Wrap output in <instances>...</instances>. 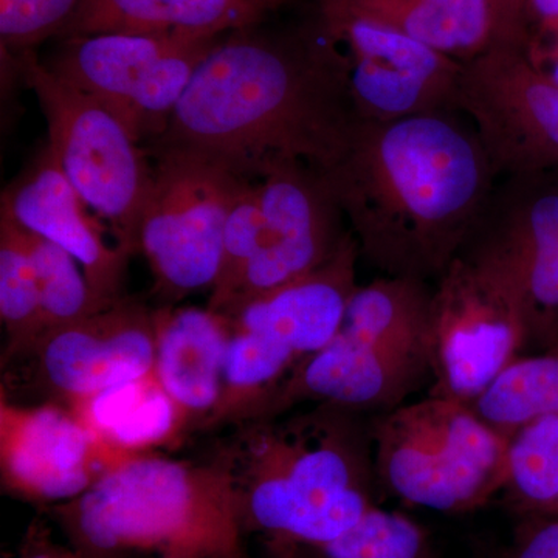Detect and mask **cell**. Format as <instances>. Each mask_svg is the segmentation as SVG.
Segmentation results:
<instances>
[{
	"mask_svg": "<svg viewBox=\"0 0 558 558\" xmlns=\"http://www.w3.org/2000/svg\"><path fill=\"white\" fill-rule=\"evenodd\" d=\"M258 25L216 40L150 156L190 154L255 182L286 161L328 172L343 159L360 117L339 44L317 14Z\"/></svg>",
	"mask_w": 558,
	"mask_h": 558,
	"instance_id": "1",
	"label": "cell"
},
{
	"mask_svg": "<svg viewBox=\"0 0 558 558\" xmlns=\"http://www.w3.org/2000/svg\"><path fill=\"white\" fill-rule=\"evenodd\" d=\"M381 277L438 279L468 244L495 189L475 130L450 112L360 120L343 159L322 172Z\"/></svg>",
	"mask_w": 558,
	"mask_h": 558,
	"instance_id": "2",
	"label": "cell"
},
{
	"mask_svg": "<svg viewBox=\"0 0 558 558\" xmlns=\"http://www.w3.org/2000/svg\"><path fill=\"white\" fill-rule=\"evenodd\" d=\"M222 454L244 521L277 545H322L354 526L373 508L371 421L317 403L279 421H252Z\"/></svg>",
	"mask_w": 558,
	"mask_h": 558,
	"instance_id": "3",
	"label": "cell"
},
{
	"mask_svg": "<svg viewBox=\"0 0 558 558\" xmlns=\"http://www.w3.org/2000/svg\"><path fill=\"white\" fill-rule=\"evenodd\" d=\"M62 512L92 553L138 549L174 558H245L242 499L222 457L196 464L134 454Z\"/></svg>",
	"mask_w": 558,
	"mask_h": 558,
	"instance_id": "4",
	"label": "cell"
},
{
	"mask_svg": "<svg viewBox=\"0 0 558 558\" xmlns=\"http://www.w3.org/2000/svg\"><path fill=\"white\" fill-rule=\"evenodd\" d=\"M428 282L379 277L359 286L333 339L301 360L271 417L301 402L388 413L432 377Z\"/></svg>",
	"mask_w": 558,
	"mask_h": 558,
	"instance_id": "5",
	"label": "cell"
},
{
	"mask_svg": "<svg viewBox=\"0 0 558 558\" xmlns=\"http://www.w3.org/2000/svg\"><path fill=\"white\" fill-rule=\"evenodd\" d=\"M377 484L407 505L468 513L505 490L508 438L468 403L429 396L371 418Z\"/></svg>",
	"mask_w": 558,
	"mask_h": 558,
	"instance_id": "6",
	"label": "cell"
},
{
	"mask_svg": "<svg viewBox=\"0 0 558 558\" xmlns=\"http://www.w3.org/2000/svg\"><path fill=\"white\" fill-rule=\"evenodd\" d=\"M429 396L470 403L523 355L526 311L515 278L473 240L436 279L428 304Z\"/></svg>",
	"mask_w": 558,
	"mask_h": 558,
	"instance_id": "7",
	"label": "cell"
},
{
	"mask_svg": "<svg viewBox=\"0 0 558 558\" xmlns=\"http://www.w3.org/2000/svg\"><path fill=\"white\" fill-rule=\"evenodd\" d=\"M9 54L49 126V143L84 204L108 220L117 247L140 252V223L153 186L146 150L105 105L54 76L35 51Z\"/></svg>",
	"mask_w": 558,
	"mask_h": 558,
	"instance_id": "8",
	"label": "cell"
},
{
	"mask_svg": "<svg viewBox=\"0 0 558 558\" xmlns=\"http://www.w3.org/2000/svg\"><path fill=\"white\" fill-rule=\"evenodd\" d=\"M153 157L156 167L140 223V252L148 259L161 299L178 301L215 286L230 205L248 180L190 154Z\"/></svg>",
	"mask_w": 558,
	"mask_h": 558,
	"instance_id": "9",
	"label": "cell"
},
{
	"mask_svg": "<svg viewBox=\"0 0 558 558\" xmlns=\"http://www.w3.org/2000/svg\"><path fill=\"white\" fill-rule=\"evenodd\" d=\"M317 16L347 58L360 120L391 121L457 108L461 61L343 0H317Z\"/></svg>",
	"mask_w": 558,
	"mask_h": 558,
	"instance_id": "10",
	"label": "cell"
},
{
	"mask_svg": "<svg viewBox=\"0 0 558 558\" xmlns=\"http://www.w3.org/2000/svg\"><path fill=\"white\" fill-rule=\"evenodd\" d=\"M457 109L473 121L497 175L558 168V84L534 68L526 44H499L462 62Z\"/></svg>",
	"mask_w": 558,
	"mask_h": 558,
	"instance_id": "11",
	"label": "cell"
},
{
	"mask_svg": "<svg viewBox=\"0 0 558 558\" xmlns=\"http://www.w3.org/2000/svg\"><path fill=\"white\" fill-rule=\"evenodd\" d=\"M156 347V311L120 299L92 317L46 330L13 359L27 360L28 376L47 402L72 409L102 389L150 376Z\"/></svg>",
	"mask_w": 558,
	"mask_h": 558,
	"instance_id": "12",
	"label": "cell"
},
{
	"mask_svg": "<svg viewBox=\"0 0 558 558\" xmlns=\"http://www.w3.org/2000/svg\"><path fill=\"white\" fill-rule=\"evenodd\" d=\"M263 229L233 299L218 314L317 270L351 230L322 172L286 161L258 180Z\"/></svg>",
	"mask_w": 558,
	"mask_h": 558,
	"instance_id": "13",
	"label": "cell"
},
{
	"mask_svg": "<svg viewBox=\"0 0 558 558\" xmlns=\"http://www.w3.org/2000/svg\"><path fill=\"white\" fill-rule=\"evenodd\" d=\"M469 240L494 250L515 278L527 348L558 354V168L495 186Z\"/></svg>",
	"mask_w": 558,
	"mask_h": 558,
	"instance_id": "14",
	"label": "cell"
},
{
	"mask_svg": "<svg viewBox=\"0 0 558 558\" xmlns=\"http://www.w3.org/2000/svg\"><path fill=\"white\" fill-rule=\"evenodd\" d=\"M134 454L112 449L58 403L0 407L3 484L38 501H72Z\"/></svg>",
	"mask_w": 558,
	"mask_h": 558,
	"instance_id": "15",
	"label": "cell"
},
{
	"mask_svg": "<svg viewBox=\"0 0 558 558\" xmlns=\"http://www.w3.org/2000/svg\"><path fill=\"white\" fill-rule=\"evenodd\" d=\"M354 234L317 270L223 312L231 328L258 333L310 357L336 336L357 284Z\"/></svg>",
	"mask_w": 558,
	"mask_h": 558,
	"instance_id": "16",
	"label": "cell"
},
{
	"mask_svg": "<svg viewBox=\"0 0 558 558\" xmlns=\"http://www.w3.org/2000/svg\"><path fill=\"white\" fill-rule=\"evenodd\" d=\"M2 204L25 230L53 242L78 260L90 288L101 299L120 300L130 255L105 244L100 226L87 215L83 207L86 204L65 178L49 145L16 185L2 194Z\"/></svg>",
	"mask_w": 558,
	"mask_h": 558,
	"instance_id": "17",
	"label": "cell"
},
{
	"mask_svg": "<svg viewBox=\"0 0 558 558\" xmlns=\"http://www.w3.org/2000/svg\"><path fill=\"white\" fill-rule=\"evenodd\" d=\"M347 5L464 62L499 44H526L531 22L501 0H343Z\"/></svg>",
	"mask_w": 558,
	"mask_h": 558,
	"instance_id": "18",
	"label": "cell"
},
{
	"mask_svg": "<svg viewBox=\"0 0 558 558\" xmlns=\"http://www.w3.org/2000/svg\"><path fill=\"white\" fill-rule=\"evenodd\" d=\"M154 374L190 422H209L222 389L230 323L199 307L156 311Z\"/></svg>",
	"mask_w": 558,
	"mask_h": 558,
	"instance_id": "19",
	"label": "cell"
},
{
	"mask_svg": "<svg viewBox=\"0 0 558 558\" xmlns=\"http://www.w3.org/2000/svg\"><path fill=\"white\" fill-rule=\"evenodd\" d=\"M269 13L250 0H84L61 33L157 38H218L260 24Z\"/></svg>",
	"mask_w": 558,
	"mask_h": 558,
	"instance_id": "20",
	"label": "cell"
},
{
	"mask_svg": "<svg viewBox=\"0 0 558 558\" xmlns=\"http://www.w3.org/2000/svg\"><path fill=\"white\" fill-rule=\"evenodd\" d=\"M62 39L60 49L44 64L64 83L105 105L123 124L135 95L165 58L194 40L119 33Z\"/></svg>",
	"mask_w": 558,
	"mask_h": 558,
	"instance_id": "21",
	"label": "cell"
},
{
	"mask_svg": "<svg viewBox=\"0 0 558 558\" xmlns=\"http://www.w3.org/2000/svg\"><path fill=\"white\" fill-rule=\"evenodd\" d=\"M301 360L277 341L231 328L219 403L208 424L269 418L279 392Z\"/></svg>",
	"mask_w": 558,
	"mask_h": 558,
	"instance_id": "22",
	"label": "cell"
},
{
	"mask_svg": "<svg viewBox=\"0 0 558 558\" xmlns=\"http://www.w3.org/2000/svg\"><path fill=\"white\" fill-rule=\"evenodd\" d=\"M527 515H558V414L531 418L508 436L505 490Z\"/></svg>",
	"mask_w": 558,
	"mask_h": 558,
	"instance_id": "23",
	"label": "cell"
},
{
	"mask_svg": "<svg viewBox=\"0 0 558 558\" xmlns=\"http://www.w3.org/2000/svg\"><path fill=\"white\" fill-rule=\"evenodd\" d=\"M470 407L506 438L531 418L558 414L557 352L521 355Z\"/></svg>",
	"mask_w": 558,
	"mask_h": 558,
	"instance_id": "24",
	"label": "cell"
},
{
	"mask_svg": "<svg viewBox=\"0 0 558 558\" xmlns=\"http://www.w3.org/2000/svg\"><path fill=\"white\" fill-rule=\"evenodd\" d=\"M0 318L7 330V360L16 357L44 332L38 279L24 229L0 205Z\"/></svg>",
	"mask_w": 558,
	"mask_h": 558,
	"instance_id": "25",
	"label": "cell"
},
{
	"mask_svg": "<svg viewBox=\"0 0 558 558\" xmlns=\"http://www.w3.org/2000/svg\"><path fill=\"white\" fill-rule=\"evenodd\" d=\"M24 238L38 279L44 332L92 317L116 303L90 288L78 260L64 248L25 229Z\"/></svg>",
	"mask_w": 558,
	"mask_h": 558,
	"instance_id": "26",
	"label": "cell"
},
{
	"mask_svg": "<svg viewBox=\"0 0 558 558\" xmlns=\"http://www.w3.org/2000/svg\"><path fill=\"white\" fill-rule=\"evenodd\" d=\"M286 545L296 546L315 558H435L427 532L416 521L376 505L354 526L328 543Z\"/></svg>",
	"mask_w": 558,
	"mask_h": 558,
	"instance_id": "27",
	"label": "cell"
},
{
	"mask_svg": "<svg viewBox=\"0 0 558 558\" xmlns=\"http://www.w3.org/2000/svg\"><path fill=\"white\" fill-rule=\"evenodd\" d=\"M260 229H263V207H260L259 182L248 180L238 191L230 205L223 230L222 264L219 277L211 289L208 310L220 312L240 284L250 259L255 255Z\"/></svg>",
	"mask_w": 558,
	"mask_h": 558,
	"instance_id": "28",
	"label": "cell"
},
{
	"mask_svg": "<svg viewBox=\"0 0 558 558\" xmlns=\"http://www.w3.org/2000/svg\"><path fill=\"white\" fill-rule=\"evenodd\" d=\"M186 425L189 418L157 379L130 416L106 436L105 442L121 453H148L179 438Z\"/></svg>",
	"mask_w": 558,
	"mask_h": 558,
	"instance_id": "29",
	"label": "cell"
},
{
	"mask_svg": "<svg viewBox=\"0 0 558 558\" xmlns=\"http://www.w3.org/2000/svg\"><path fill=\"white\" fill-rule=\"evenodd\" d=\"M84 0H0L2 51L20 54L61 36Z\"/></svg>",
	"mask_w": 558,
	"mask_h": 558,
	"instance_id": "30",
	"label": "cell"
},
{
	"mask_svg": "<svg viewBox=\"0 0 558 558\" xmlns=\"http://www.w3.org/2000/svg\"><path fill=\"white\" fill-rule=\"evenodd\" d=\"M157 384L156 374L143 379L124 381L113 387L102 389L90 398L75 403L70 411L90 428L98 438L105 440L113 428L130 416L131 411L145 398L150 388Z\"/></svg>",
	"mask_w": 558,
	"mask_h": 558,
	"instance_id": "31",
	"label": "cell"
},
{
	"mask_svg": "<svg viewBox=\"0 0 558 558\" xmlns=\"http://www.w3.org/2000/svg\"><path fill=\"white\" fill-rule=\"evenodd\" d=\"M510 558H558V515L524 517Z\"/></svg>",
	"mask_w": 558,
	"mask_h": 558,
	"instance_id": "32",
	"label": "cell"
},
{
	"mask_svg": "<svg viewBox=\"0 0 558 558\" xmlns=\"http://www.w3.org/2000/svg\"><path fill=\"white\" fill-rule=\"evenodd\" d=\"M526 54L535 69L558 84V16L532 22Z\"/></svg>",
	"mask_w": 558,
	"mask_h": 558,
	"instance_id": "33",
	"label": "cell"
},
{
	"mask_svg": "<svg viewBox=\"0 0 558 558\" xmlns=\"http://www.w3.org/2000/svg\"><path fill=\"white\" fill-rule=\"evenodd\" d=\"M529 22L558 16V0H526Z\"/></svg>",
	"mask_w": 558,
	"mask_h": 558,
	"instance_id": "34",
	"label": "cell"
},
{
	"mask_svg": "<svg viewBox=\"0 0 558 558\" xmlns=\"http://www.w3.org/2000/svg\"><path fill=\"white\" fill-rule=\"evenodd\" d=\"M21 558H54V549L40 546V548L28 549Z\"/></svg>",
	"mask_w": 558,
	"mask_h": 558,
	"instance_id": "35",
	"label": "cell"
},
{
	"mask_svg": "<svg viewBox=\"0 0 558 558\" xmlns=\"http://www.w3.org/2000/svg\"><path fill=\"white\" fill-rule=\"evenodd\" d=\"M509 10L513 13L521 14V16L527 17L526 13V0H501ZM529 20V17H527Z\"/></svg>",
	"mask_w": 558,
	"mask_h": 558,
	"instance_id": "36",
	"label": "cell"
},
{
	"mask_svg": "<svg viewBox=\"0 0 558 558\" xmlns=\"http://www.w3.org/2000/svg\"><path fill=\"white\" fill-rule=\"evenodd\" d=\"M250 2L256 3V5L263 7L264 10L270 11L278 9L284 0H250Z\"/></svg>",
	"mask_w": 558,
	"mask_h": 558,
	"instance_id": "37",
	"label": "cell"
},
{
	"mask_svg": "<svg viewBox=\"0 0 558 558\" xmlns=\"http://www.w3.org/2000/svg\"><path fill=\"white\" fill-rule=\"evenodd\" d=\"M54 558H80V557L72 556V554H69V553H61V550L54 549Z\"/></svg>",
	"mask_w": 558,
	"mask_h": 558,
	"instance_id": "38",
	"label": "cell"
},
{
	"mask_svg": "<svg viewBox=\"0 0 558 558\" xmlns=\"http://www.w3.org/2000/svg\"><path fill=\"white\" fill-rule=\"evenodd\" d=\"M161 558H174V557H161Z\"/></svg>",
	"mask_w": 558,
	"mask_h": 558,
	"instance_id": "39",
	"label": "cell"
}]
</instances>
